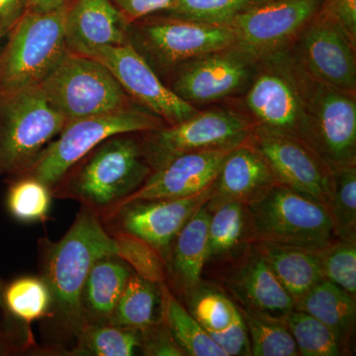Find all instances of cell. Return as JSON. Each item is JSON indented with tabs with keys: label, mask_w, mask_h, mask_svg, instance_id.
<instances>
[{
	"label": "cell",
	"mask_w": 356,
	"mask_h": 356,
	"mask_svg": "<svg viewBox=\"0 0 356 356\" xmlns=\"http://www.w3.org/2000/svg\"><path fill=\"white\" fill-rule=\"evenodd\" d=\"M208 334L226 356L250 355V337L243 316L228 329Z\"/></svg>",
	"instance_id": "40"
},
{
	"label": "cell",
	"mask_w": 356,
	"mask_h": 356,
	"mask_svg": "<svg viewBox=\"0 0 356 356\" xmlns=\"http://www.w3.org/2000/svg\"><path fill=\"white\" fill-rule=\"evenodd\" d=\"M280 184L315 199L327 207L332 187V170L310 146L254 124L248 140Z\"/></svg>",
	"instance_id": "16"
},
{
	"label": "cell",
	"mask_w": 356,
	"mask_h": 356,
	"mask_svg": "<svg viewBox=\"0 0 356 356\" xmlns=\"http://www.w3.org/2000/svg\"><path fill=\"white\" fill-rule=\"evenodd\" d=\"M129 24L112 0H72L65 16L67 50L88 56L99 47L127 44Z\"/></svg>",
	"instance_id": "19"
},
{
	"label": "cell",
	"mask_w": 356,
	"mask_h": 356,
	"mask_svg": "<svg viewBox=\"0 0 356 356\" xmlns=\"http://www.w3.org/2000/svg\"><path fill=\"white\" fill-rule=\"evenodd\" d=\"M324 280L356 296V242L339 240L316 252Z\"/></svg>",
	"instance_id": "37"
},
{
	"label": "cell",
	"mask_w": 356,
	"mask_h": 356,
	"mask_svg": "<svg viewBox=\"0 0 356 356\" xmlns=\"http://www.w3.org/2000/svg\"><path fill=\"white\" fill-rule=\"evenodd\" d=\"M285 322L299 355L336 356L343 353L336 334L327 325L304 312L293 310Z\"/></svg>",
	"instance_id": "33"
},
{
	"label": "cell",
	"mask_w": 356,
	"mask_h": 356,
	"mask_svg": "<svg viewBox=\"0 0 356 356\" xmlns=\"http://www.w3.org/2000/svg\"><path fill=\"white\" fill-rule=\"evenodd\" d=\"M277 182L261 154L250 143H245L235 147L225 159L206 207L213 212L225 203L247 205Z\"/></svg>",
	"instance_id": "20"
},
{
	"label": "cell",
	"mask_w": 356,
	"mask_h": 356,
	"mask_svg": "<svg viewBox=\"0 0 356 356\" xmlns=\"http://www.w3.org/2000/svg\"><path fill=\"white\" fill-rule=\"evenodd\" d=\"M7 31H8V29H7L4 23L2 22V20L0 19V38H1V37L3 36V34H6Z\"/></svg>",
	"instance_id": "45"
},
{
	"label": "cell",
	"mask_w": 356,
	"mask_h": 356,
	"mask_svg": "<svg viewBox=\"0 0 356 356\" xmlns=\"http://www.w3.org/2000/svg\"><path fill=\"white\" fill-rule=\"evenodd\" d=\"M3 305L29 327L33 322L50 318V290L41 277L18 278L3 289Z\"/></svg>",
	"instance_id": "32"
},
{
	"label": "cell",
	"mask_w": 356,
	"mask_h": 356,
	"mask_svg": "<svg viewBox=\"0 0 356 356\" xmlns=\"http://www.w3.org/2000/svg\"><path fill=\"white\" fill-rule=\"evenodd\" d=\"M118 245V257L130 266L134 273L154 284L165 283L168 271L158 250L149 243L123 233L111 234Z\"/></svg>",
	"instance_id": "38"
},
{
	"label": "cell",
	"mask_w": 356,
	"mask_h": 356,
	"mask_svg": "<svg viewBox=\"0 0 356 356\" xmlns=\"http://www.w3.org/2000/svg\"><path fill=\"white\" fill-rule=\"evenodd\" d=\"M133 273L118 255L103 257L95 262L81 293L84 325L108 324Z\"/></svg>",
	"instance_id": "23"
},
{
	"label": "cell",
	"mask_w": 356,
	"mask_h": 356,
	"mask_svg": "<svg viewBox=\"0 0 356 356\" xmlns=\"http://www.w3.org/2000/svg\"><path fill=\"white\" fill-rule=\"evenodd\" d=\"M254 126L233 110L216 108L198 111L186 120L140 136L154 172L181 154L241 146L250 140Z\"/></svg>",
	"instance_id": "10"
},
{
	"label": "cell",
	"mask_w": 356,
	"mask_h": 356,
	"mask_svg": "<svg viewBox=\"0 0 356 356\" xmlns=\"http://www.w3.org/2000/svg\"><path fill=\"white\" fill-rule=\"evenodd\" d=\"M27 10L26 0H0V19L11 29Z\"/></svg>",
	"instance_id": "43"
},
{
	"label": "cell",
	"mask_w": 356,
	"mask_h": 356,
	"mask_svg": "<svg viewBox=\"0 0 356 356\" xmlns=\"http://www.w3.org/2000/svg\"><path fill=\"white\" fill-rule=\"evenodd\" d=\"M248 232L245 204L225 203L213 211L208 227V261L235 254L245 242Z\"/></svg>",
	"instance_id": "28"
},
{
	"label": "cell",
	"mask_w": 356,
	"mask_h": 356,
	"mask_svg": "<svg viewBox=\"0 0 356 356\" xmlns=\"http://www.w3.org/2000/svg\"><path fill=\"white\" fill-rule=\"evenodd\" d=\"M152 172L140 133L118 134L72 165L51 189V195L76 201L102 220L135 193Z\"/></svg>",
	"instance_id": "2"
},
{
	"label": "cell",
	"mask_w": 356,
	"mask_h": 356,
	"mask_svg": "<svg viewBox=\"0 0 356 356\" xmlns=\"http://www.w3.org/2000/svg\"><path fill=\"white\" fill-rule=\"evenodd\" d=\"M0 351H1V350H0Z\"/></svg>",
	"instance_id": "47"
},
{
	"label": "cell",
	"mask_w": 356,
	"mask_h": 356,
	"mask_svg": "<svg viewBox=\"0 0 356 356\" xmlns=\"http://www.w3.org/2000/svg\"><path fill=\"white\" fill-rule=\"evenodd\" d=\"M306 91L316 153L331 170L356 165L355 92L321 83L307 72Z\"/></svg>",
	"instance_id": "11"
},
{
	"label": "cell",
	"mask_w": 356,
	"mask_h": 356,
	"mask_svg": "<svg viewBox=\"0 0 356 356\" xmlns=\"http://www.w3.org/2000/svg\"><path fill=\"white\" fill-rule=\"evenodd\" d=\"M294 310L304 312L327 325L344 348L355 331V297L331 281L322 280L295 302Z\"/></svg>",
	"instance_id": "24"
},
{
	"label": "cell",
	"mask_w": 356,
	"mask_h": 356,
	"mask_svg": "<svg viewBox=\"0 0 356 356\" xmlns=\"http://www.w3.org/2000/svg\"><path fill=\"white\" fill-rule=\"evenodd\" d=\"M137 330L111 324H86L76 339L74 355L131 356L140 348Z\"/></svg>",
	"instance_id": "30"
},
{
	"label": "cell",
	"mask_w": 356,
	"mask_h": 356,
	"mask_svg": "<svg viewBox=\"0 0 356 356\" xmlns=\"http://www.w3.org/2000/svg\"><path fill=\"white\" fill-rule=\"evenodd\" d=\"M51 189L36 178H13L7 194V208L16 220L23 222H44L51 205Z\"/></svg>",
	"instance_id": "34"
},
{
	"label": "cell",
	"mask_w": 356,
	"mask_h": 356,
	"mask_svg": "<svg viewBox=\"0 0 356 356\" xmlns=\"http://www.w3.org/2000/svg\"><path fill=\"white\" fill-rule=\"evenodd\" d=\"M88 57L105 65L134 102L156 115L166 125H175L197 113L193 105L178 97L161 81L129 42L120 46L99 47Z\"/></svg>",
	"instance_id": "15"
},
{
	"label": "cell",
	"mask_w": 356,
	"mask_h": 356,
	"mask_svg": "<svg viewBox=\"0 0 356 356\" xmlns=\"http://www.w3.org/2000/svg\"><path fill=\"white\" fill-rule=\"evenodd\" d=\"M298 36L293 56L311 76L355 92V43L339 26L318 13Z\"/></svg>",
	"instance_id": "17"
},
{
	"label": "cell",
	"mask_w": 356,
	"mask_h": 356,
	"mask_svg": "<svg viewBox=\"0 0 356 356\" xmlns=\"http://www.w3.org/2000/svg\"><path fill=\"white\" fill-rule=\"evenodd\" d=\"M245 105L257 125L296 138L314 149L306 72L293 54L281 50L257 62Z\"/></svg>",
	"instance_id": "3"
},
{
	"label": "cell",
	"mask_w": 356,
	"mask_h": 356,
	"mask_svg": "<svg viewBox=\"0 0 356 356\" xmlns=\"http://www.w3.org/2000/svg\"><path fill=\"white\" fill-rule=\"evenodd\" d=\"M320 15L341 28L353 43L356 42V0H325Z\"/></svg>",
	"instance_id": "41"
},
{
	"label": "cell",
	"mask_w": 356,
	"mask_h": 356,
	"mask_svg": "<svg viewBox=\"0 0 356 356\" xmlns=\"http://www.w3.org/2000/svg\"><path fill=\"white\" fill-rule=\"evenodd\" d=\"M159 285L163 323L186 355L226 356L191 312L175 298L166 283Z\"/></svg>",
	"instance_id": "27"
},
{
	"label": "cell",
	"mask_w": 356,
	"mask_h": 356,
	"mask_svg": "<svg viewBox=\"0 0 356 356\" xmlns=\"http://www.w3.org/2000/svg\"><path fill=\"white\" fill-rule=\"evenodd\" d=\"M165 126L159 117L139 104L70 121L29 168L13 178H36L51 191L72 165L103 140L118 134L147 132Z\"/></svg>",
	"instance_id": "5"
},
{
	"label": "cell",
	"mask_w": 356,
	"mask_h": 356,
	"mask_svg": "<svg viewBox=\"0 0 356 356\" xmlns=\"http://www.w3.org/2000/svg\"><path fill=\"white\" fill-rule=\"evenodd\" d=\"M322 0H266L232 21L236 46L259 62L284 50L317 15Z\"/></svg>",
	"instance_id": "12"
},
{
	"label": "cell",
	"mask_w": 356,
	"mask_h": 356,
	"mask_svg": "<svg viewBox=\"0 0 356 356\" xmlns=\"http://www.w3.org/2000/svg\"><path fill=\"white\" fill-rule=\"evenodd\" d=\"M257 67V60L233 47L178 65L168 88L192 105L219 102L248 88Z\"/></svg>",
	"instance_id": "13"
},
{
	"label": "cell",
	"mask_w": 356,
	"mask_h": 356,
	"mask_svg": "<svg viewBox=\"0 0 356 356\" xmlns=\"http://www.w3.org/2000/svg\"><path fill=\"white\" fill-rule=\"evenodd\" d=\"M140 350L149 356H184L182 350L170 334L163 321L149 325L140 331Z\"/></svg>",
	"instance_id": "39"
},
{
	"label": "cell",
	"mask_w": 356,
	"mask_h": 356,
	"mask_svg": "<svg viewBox=\"0 0 356 356\" xmlns=\"http://www.w3.org/2000/svg\"><path fill=\"white\" fill-rule=\"evenodd\" d=\"M112 2L131 23L149 14L165 11L175 0H112Z\"/></svg>",
	"instance_id": "42"
},
{
	"label": "cell",
	"mask_w": 356,
	"mask_h": 356,
	"mask_svg": "<svg viewBox=\"0 0 356 356\" xmlns=\"http://www.w3.org/2000/svg\"><path fill=\"white\" fill-rule=\"evenodd\" d=\"M213 185L189 197L123 204L102 221L110 234H127L149 243L158 250L165 264L175 236L188 220L209 201Z\"/></svg>",
	"instance_id": "14"
},
{
	"label": "cell",
	"mask_w": 356,
	"mask_h": 356,
	"mask_svg": "<svg viewBox=\"0 0 356 356\" xmlns=\"http://www.w3.org/2000/svg\"><path fill=\"white\" fill-rule=\"evenodd\" d=\"M227 283L241 306L281 318L294 310L295 300L255 247L229 274Z\"/></svg>",
	"instance_id": "21"
},
{
	"label": "cell",
	"mask_w": 356,
	"mask_h": 356,
	"mask_svg": "<svg viewBox=\"0 0 356 356\" xmlns=\"http://www.w3.org/2000/svg\"><path fill=\"white\" fill-rule=\"evenodd\" d=\"M161 320V285L149 282L133 273L108 324L142 331Z\"/></svg>",
	"instance_id": "26"
},
{
	"label": "cell",
	"mask_w": 356,
	"mask_h": 356,
	"mask_svg": "<svg viewBox=\"0 0 356 356\" xmlns=\"http://www.w3.org/2000/svg\"><path fill=\"white\" fill-rule=\"evenodd\" d=\"M72 0H26L27 10L35 13H49L69 6Z\"/></svg>",
	"instance_id": "44"
},
{
	"label": "cell",
	"mask_w": 356,
	"mask_h": 356,
	"mask_svg": "<svg viewBox=\"0 0 356 356\" xmlns=\"http://www.w3.org/2000/svg\"><path fill=\"white\" fill-rule=\"evenodd\" d=\"M40 86L67 123L138 104L102 63L67 50Z\"/></svg>",
	"instance_id": "7"
},
{
	"label": "cell",
	"mask_w": 356,
	"mask_h": 356,
	"mask_svg": "<svg viewBox=\"0 0 356 356\" xmlns=\"http://www.w3.org/2000/svg\"><path fill=\"white\" fill-rule=\"evenodd\" d=\"M257 0H175L166 9L170 17L229 25L238 14L254 6Z\"/></svg>",
	"instance_id": "36"
},
{
	"label": "cell",
	"mask_w": 356,
	"mask_h": 356,
	"mask_svg": "<svg viewBox=\"0 0 356 356\" xmlns=\"http://www.w3.org/2000/svg\"><path fill=\"white\" fill-rule=\"evenodd\" d=\"M234 149L195 152L177 156L154 170L146 182L121 205L134 201L196 195L214 184L225 159Z\"/></svg>",
	"instance_id": "18"
},
{
	"label": "cell",
	"mask_w": 356,
	"mask_h": 356,
	"mask_svg": "<svg viewBox=\"0 0 356 356\" xmlns=\"http://www.w3.org/2000/svg\"><path fill=\"white\" fill-rule=\"evenodd\" d=\"M212 212L202 206L180 229L170 245L166 271L185 292L200 286L203 267L208 261V227Z\"/></svg>",
	"instance_id": "22"
},
{
	"label": "cell",
	"mask_w": 356,
	"mask_h": 356,
	"mask_svg": "<svg viewBox=\"0 0 356 356\" xmlns=\"http://www.w3.org/2000/svg\"><path fill=\"white\" fill-rule=\"evenodd\" d=\"M67 6L49 13L26 11L11 28L8 44L0 56V96L40 86L57 67L67 51Z\"/></svg>",
	"instance_id": "6"
},
{
	"label": "cell",
	"mask_w": 356,
	"mask_h": 356,
	"mask_svg": "<svg viewBox=\"0 0 356 356\" xmlns=\"http://www.w3.org/2000/svg\"><path fill=\"white\" fill-rule=\"evenodd\" d=\"M327 209L339 240L356 242V166L332 170Z\"/></svg>",
	"instance_id": "31"
},
{
	"label": "cell",
	"mask_w": 356,
	"mask_h": 356,
	"mask_svg": "<svg viewBox=\"0 0 356 356\" xmlns=\"http://www.w3.org/2000/svg\"><path fill=\"white\" fill-rule=\"evenodd\" d=\"M65 124L40 86L0 96V175L24 172Z\"/></svg>",
	"instance_id": "8"
},
{
	"label": "cell",
	"mask_w": 356,
	"mask_h": 356,
	"mask_svg": "<svg viewBox=\"0 0 356 356\" xmlns=\"http://www.w3.org/2000/svg\"><path fill=\"white\" fill-rule=\"evenodd\" d=\"M188 293V311L208 334L224 331L242 317L238 305L217 290L198 286Z\"/></svg>",
	"instance_id": "35"
},
{
	"label": "cell",
	"mask_w": 356,
	"mask_h": 356,
	"mask_svg": "<svg viewBox=\"0 0 356 356\" xmlns=\"http://www.w3.org/2000/svg\"><path fill=\"white\" fill-rule=\"evenodd\" d=\"M247 210L254 243L317 252L337 238L327 207L280 182L248 203Z\"/></svg>",
	"instance_id": "4"
},
{
	"label": "cell",
	"mask_w": 356,
	"mask_h": 356,
	"mask_svg": "<svg viewBox=\"0 0 356 356\" xmlns=\"http://www.w3.org/2000/svg\"><path fill=\"white\" fill-rule=\"evenodd\" d=\"M254 247L295 302L324 280L316 252L266 242Z\"/></svg>",
	"instance_id": "25"
},
{
	"label": "cell",
	"mask_w": 356,
	"mask_h": 356,
	"mask_svg": "<svg viewBox=\"0 0 356 356\" xmlns=\"http://www.w3.org/2000/svg\"><path fill=\"white\" fill-rule=\"evenodd\" d=\"M238 308L247 325L250 355H299L285 318L273 317L248 307L240 305Z\"/></svg>",
	"instance_id": "29"
},
{
	"label": "cell",
	"mask_w": 356,
	"mask_h": 356,
	"mask_svg": "<svg viewBox=\"0 0 356 356\" xmlns=\"http://www.w3.org/2000/svg\"><path fill=\"white\" fill-rule=\"evenodd\" d=\"M3 305V287H2L1 281H0V306Z\"/></svg>",
	"instance_id": "46"
},
{
	"label": "cell",
	"mask_w": 356,
	"mask_h": 356,
	"mask_svg": "<svg viewBox=\"0 0 356 356\" xmlns=\"http://www.w3.org/2000/svg\"><path fill=\"white\" fill-rule=\"evenodd\" d=\"M129 43L154 72L172 74L178 65L236 46L235 29L168 17L129 24Z\"/></svg>",
	"instance_id": "9"
},
{
	"label": "cell",
	"mask_w": 356,
	"mask_h": 356,
	"mask_svg": "<svg viewBox=\"0 0 356 356\" xmlns=\"http://www.w3.org/2000/svg\"><path fill=\"white\" fill-rule=\"evenodd\" d=\"M39 243L41 278L51 296L49 318L60 334L76 339L84 325L81 293L89 271L102 257L118 254V245L100 218L84 206L62 238Z\"/></svg>",
	"instance_id": "1"
}]
</instances>
